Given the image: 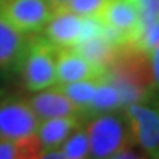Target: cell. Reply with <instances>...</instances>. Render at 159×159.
I'll return each instance as SVG.
<instances>
[{
	"mask_svg": "<svg viewBox=\"0 0 159 159\" xmlns=\"http://www.w3.org/2000/svg\"><path fill=\"white\" fill-rule=\"evenodd\" d=\"M44 35L31 34L24 55L21 72L30 91H40L56 84V52Z\"/></svg>",
	"mask_w": 159,
	"mask_h": 159,
	"instance_id": "obj_1",
	"label": "cell"
},
{
	"mask_svg": "<svg viewBox=\"0 0 159 159\" xmlns=\"http://www.w3.org/2000/svg\"><path fill=\"white\" fill-rule=\"evenodd\" d=\"M85 130L90 143V158H114L118 150L133 144L127 119L116 114L94 115Z\"/></svg>",
	"mask_w": 159,
	"mask_h": 159,
	"instance_id": "obj_2",
	"label": "cell"
},
{
	"mask_svg": "<svg viewBox=\"0 0 159 159\" xmlns=\"http://www.w3.org/2000/svg\"><path fill=\"white\" fill-rule=\"evenodd\" d=\"M124 116L131 143L137 144L149 158H159V109L146 102L130 103L125 106Z\"/></svg>",
	"mask_w": 159,
	"mask_h": 159,
	"instance_id": "obj_3",
	"label": "cell"
},
{
	"mask_svg": "<svg viewBox=\"0 0 159 159\" xmlns=\"http://www.w3.org/2000/svg\"><path fill=\"white\" fill-rule=\"evenodd\" d=\"M49 0H0V16L24 34H39L53 16Z\"/></svg>",
	"mask_w": 159,
	"mask_h": 159,
	"instance_id": "obj_4",
	"label": "cell"
},
{
	"mask_svg": "<svg viewBox=\"0 0 159 159\" xmlns=\"http://www.w3.org/2000/svg\"><path fill=\"white\" fill-rule=\"evenodd\" d=\"M41 119L21 96L0 99V139H19L37 133Z\"/></svg>",
	"mask_w": 159,
	"mask_h": 159,
	"instance_id": "obj_5",
	"label": "cell"
},
{
	"mask_svg": "<svg viewBox=\"0 0 159 159\" xmlns=\"http://www.w3.org/2000/svg\"><path fill=\"white\" fill-rule=\"evenodd\" d=\"M99 16L102 22L122 33L127 43H134L142 31V12L137 0H106Z\"/></svg>",
	"mask_w": 159,
	"mask_h": 159,
	"instance_id": "obj_6",
	"label": "cell"
},
{
	"mask_svg": "<svg viewBox=\"0 0 159 159\" xmlns=\"http://www.w3.org/2000/svg\"><path fill=\"white\" fill-rule=\"evenodd\" d=\"M106 69L97 68L75 47H61L56 52V84L100 78Z\"/></svg>",
	"mask_w": 159,
	"mask_h": 159,
	"instance_id": "obj_7",
	"label": "cell"
},
{
	"mask_svg": "<svg viewBox=\"0 0 159 159\" xmlns=\"http://www.w3.org/2000/svg\"><path fill=\"white\" fill-rule=\"evenodd\" d=\"M30 35L18 31L0 16V71L19 72Z\"/></svg>",
	"mask_w": 159,
	"mask_h": 159,
	"instance_id": "obj_8",
	"label": "cell"
},
{
	"mask_svg": "<svg viewBox=\"0 0 159 159\" xmlns=\"http://www.w3.org/2000/svg\"><path fill=\"white\" fill-rule=\"evenodd\" d=\"M31 108L34 109L40 119L57 118V116H81L84 119L80 111L56 85L53 89H44L37 91V94L28 99Z\"/></svg>",
	"mask_w": 159,
	"mask_h": 159,
	"instance_id": "obj_9",
	"label": "cell"
},
{
	"mask_svg": "<svg viewBox=\"0 0 159 159\" xmlns=\"http://www.w3.org/2000/svg\"><path fill=\"white\" fill-rule=\"evenodd\" d=\"M83 16L66 11H55L53 16L47 22L43 35L56 47H75L81 35Z\"/></svg>",
	"mask_w": 159,
	"mask_h": 159,
	"instance_id": "obj_10",
	"label": "cell"
},
{
	"mask_svg": "<svg viewBox=\"0 0 159 159\" xmlns=\"http://www.w3.org/2000/svg\"><path fill=\"white\" fill-rule=\"evenodd\" d=\"M81 116H57L41 119L37 128V136L41 143L43 153L61 148L69 134L81 125Z\"/></svg>",
	"mask_w": 159,
	"mask_h": 159,
	"instance_id": "obj_11",
	"label": "cell"
},
{
	"mask_svg": "<svg viewBox=\"0 0 159 159\" xmlns=\"http://www.w3.org/2000/svg\"><path fill=\"white\" fill-rule=\"evenodd\" d=\"M122 106H124V103H122V97H121L118 87L105 74L99 80V84L93 94V99L85 111V118L105 114V112H112Z\"/></svg>",
	"mask_w": 159,
	"mask_h": 159,
	"instance_id": "obj_12",
	"label": "cell"
},
{
	"mask_svg": "<svg viewBox=\"0 0 159 159\" xmlns=\"http://www.w3.org/2000/svg\"><path fill=\"white\" fill-rule=\"evenodd\" d=\"M43 149L37 133L19 139H0V159L41 158Z\"/></svg>",
	"mask_w": 159,
	"mask_h": 159,
	"instance_id": "obj_13",
	"label": "cell"
},
{
	"mask_svg": "<svg viewBox=\"0 0 159 159\" xmlns=\"http://www.w3.org/2000/svg\"><path fill=\"white\" fill-rule=\"evenodd\" d=\"M75 49L85 57L89 59L93 65H96L100 69H108L109 65L114 62L118 46H114L109 43L102 35H96L89 40H84L75 46Z\"/></svg>",
	"mask_w": 159,
	"mask_h": 159,
	"instance_id": "obj_14",
	"label": "cell"
},
{
	"mask_svg": "<svg viewBox=\"0 0 159 159\" xmlns=\"http://www.w3.org/2000/svg\"><path fill=\"white\" fill-rule=\"evenodd\" d=\"M99 80L100 78L81 80V81H74V83H68V84H56V87L81 111L83 116L85 118V111L93 99V94L99 84Z\"/></svg>",
	"mask_w": 159,
	"mask_h": 159,
	"instance_id": "obj_15",
	"label": "cell"
},
{
	"mask_svg": "<svg viewBox=\"0 0 159 159\" xmlns=\"http://www.w3.org/2000/svg\"><path fill=\"white\" fill-rule=\"evenodd\" d=\"M61 150L63 152V156L68 159L90 158V143H89L87 130L80 125L62 143Z\"/></svg>",
	"mask_w": 159,
	"mask_h": 159,
	"instance_id": "obj_16",
	"label": "cell"
},
{
	"mask_svg": "<svg viewBox=\"0 0 159 159\" xmlns=\"http://www.w3.org/2000/svg\"><path fill=\"white\" fill-rule=\"evenodd\" d=\"M105 3L106 0H69L56 11H66L78 16H91L99 15Z\"/></svg>",
	"mask_w": 159,
	"mask_h": 159,
	"instance_id": "obj_17",
	"label": "cell"
},
{
	"mask_svg": "<svg viewBox=\"0 0 159 159\" xmlns=\"http://www.w3.org/2000/svg\"><path fill=\"white\" fill-rule=\"evenodd\" d=\"M133 44L139 47L140 50L149 53L155 47L159 46V21L150 24H144L142 27V31L137 37V40Z\"/></svg>",
	"mask_w": 159,
	"mask_h": 159,
	"instance_id": "obj_18",
	"label": "cell"
},
{
	"mask_svg": "<svg viewBox=\"0 0 159 159\" xmlns=\"http://www.w3.org/2000/svg\"><path fill=\"white\" fill-rule=\"evenodd\" d=\"M102 19L99 15H91V16H83V25H81V35H80V41L89 40L91 37L100 35L102 33Z\"/></svg>",
	"mask_w": 159,
	"mask_h": 159,
	"instance_id": "obj_19",
	"label": "cell"
},
{
	"mask_svg": "<svg viewBox=\"0 0 159 159\" xmlns=\"http://www.w3.org/2000/svg\"><path fill=\"white\" fill-rule=\"evenodd\" d=\"M149 61H150V69H152L155 89H156V93H159V46L149 52Z\"/></svg>",
	"mask_w": 159,
	"mask_h": 159,
	"instance_id": "obj_20",
	"label": "cell"
},
{
	"mask_svg": "<svg viewBox=\"0 0 159 159\" xmlns=\"http://www.w3.org/2000/svg\"><path fill=\"white\" fill-rule=\"evenodd\" d=\"M49 2H50V5L53 6V9L56 11V9H59V7L63 6L65 3H68L69 0H49Z\"/></svg>",
	"mask_w": 159,
	"mask_h": 159,
	"instance_id": "obj_21",
	"label": "cell"
},
{
	"mask_svg": "<svg viewBox=\"0 0 159 159\" xmlns=\"http://www.w3.org/2000/svg\"><path fill=\"white\" fill-rule=\"evenodd\" d=\"M3 94H5V90H3V89H0V99L3 97Z\"/></svg>",
	"mask_w": 159,
	"mask_h": 159,
	"instance_id": "obj_22",
	"label": "cell"
},
{
	"mask_svg": "<svg viewBox=\"0 0 159 159\" xmlns=\"http://www.w3.org/2000/svg\"><path fill=\"white\" fill-rule=\"evenodd\" d=\"M156 108H158V109H159V99H158V105H156Z\"/></svg>",
	"mask_w": 159,
	"mask_h": 159,
	"instance_id": "obj_23",
	"label": "cell"
},
{
	"mask_svg": "<svg viewBox=\"0 0 159 159\" xmlns=\"http://www.w3.org/2000/svg\"><path fill=\"white\" fill-rule=\"evenodd\" d=\"M156 19H158V21H159V11H158V16H156Z\"/></svg>",
	"mask_w": 159,
	"mask_h": 159,
	"instance_id": "obj_24",
	"label": "cell"
}]
</instances>
